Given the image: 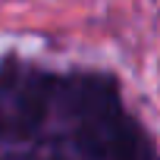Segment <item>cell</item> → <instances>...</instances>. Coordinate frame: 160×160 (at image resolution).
Masks as SVG:
<instances>
[{"instance_id":"1","label":"cell","mask_w":160,"mask_h":160,"mask_svg":"<svg viewBox=\"0 0 160 160\" xmlns=\"http://www.w3.org/2000/svg\"><path fill=\"white\" fill-rule=\"evenodd\" d=\"M66 148L78 160H154V144L107 72L66 75Z\"/></svg>"},{"instance_id":"2","label":"cell","mask_w":160,"mask_h":160,"mask_svg":"<svg viewBox=\"0 0 160 160\" xmlns=\"http://www.w3.org/2000/svg\"><path fill=\"white\" fill-rule=\"evenodd\" d=\"M47 160H69V157H47Z\"/></svg>"}]
</instances>
